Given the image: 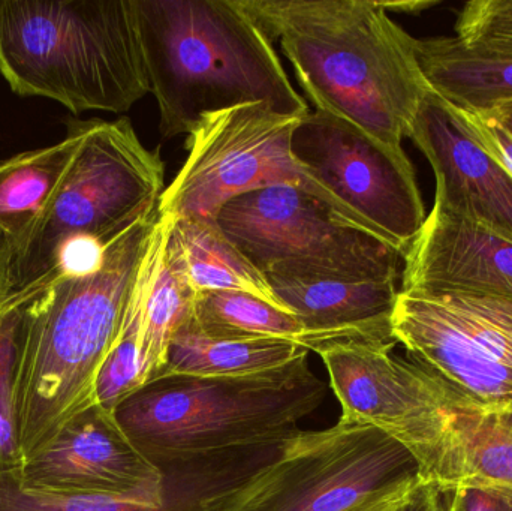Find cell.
Here are the masks:
<instances>
[{
  "mask_svg": "<svg viewBox=\"0 0 512 511\" xmlns=\"http://www.w3.org/2000/svg\"><path fill=\"white\" fill-rule=\"evenodd\" d=\"M279 39L316 110L403 149L430 92L412 38L378 0H237Z\"/></svg>",
  "mask_w": 512,
  "mask_h": 511,
  "instance_id": "1",
  "label": "cell"
},
{
  "mask_svg": "<svg viewBox=\"0 0 512 511\" xmlns=\"http://www.w3.org/2000/svg\"><path fill=\"white\" fill-rule=\"evenodd\" d=\"M159 209L108 245L104 263L63 276L26 305L17 374L24 461L96 402V380L122 329Z\"/></svg>",
  "mask_w": 512,
  "mask_h": 511,
  "instance_id": "2",
  "label": "cell"
},
{
  "mask_svg": "<svg viewBox=\"0 0 512 511\" xmlns=\"http://www.w3.org/2000/svg\"><path fill=\"white\" fill-rule=\"evenodd\" d=\"M150 93L165 138L189 135L204 116L267 104L310 113L273 42L237 0H134Z\"/></svg>",
  "mask_w": 512,
  "mask_h": 511,
  "instance_id": "3",
  "label": "cell"
},
{
  "mask_svg": "<svg viewBox=\"0 0 512 511\" xmlns=\"http://www.w3.org/2000/svg\"><path fill=\"white\" fill-rule=\"evenodd\" d=\"M327 390L306 354L249 377L158 378L113 413L134 446L162 468L280 446L321 407Z\"/></svg>",
  "mask_w": 512,
  "mask_h": 511,
  "instance_id": "4",
  "label": "cell"
},
{
  "mask_svg": "<svg viewBox=\"0 0 512 511\" xmlns=\"http://www.w3.org/2000/svg\"><path fill=\"white\" fill-rule=\"evenodd\" d=\"M0 74L72 113H125L150 93L134 0H0Z\"/></svg>",
  "mask_w": 512,
  "mask_h": 511,
  "instance_id": "5",
  "label": "cell"
},
{
  "mask_svg": "<svg viewBox=\"0 0 512 511\" xmlns=\"http://www.w3.org/2000/svg\"><path fill=\"white\" fill-rule=\"evenodd\" d=\"M164 162L128 119L86 122L65 177L24 245L12 255L0 309L35 299L63 270L105 248L159 206Z\"/></svg>",
  "mask_w": 512,
  "mask_h": 511,
  "instance_id": "6",
  "label": "cell"
},
{
  "mask_svg": "<svg viewBox=\"0 0 512 511\" xmlns=\"http://www.w3.org/2000/svg\"><path fill=\"white\" fill-rule=\"evenodd\" d=\"M423 480L420 462L372 426L298 431L228 494L221 511H354Z\"/></svg>",
  "mask_w": 512,
  "mask_h": 511,
  "instance_id": "7",
  "label": "cell"
},
{
  "mask_svg": "<svg viewBox=\"0 0 512 511\" xmlns=\"http://www.w3.org/2000/svg\"><path fill=\"white\" fill-rule=\"evenodd\" d=\"M216 222L265 278L397 281L400 276L402 252L297 186L233 198Z\"/></svg>",
  "mask_w": 512,
  "mask_h": 511,
  "instance_id": "8",
  "label": "cell"
},
{
  "mask_svg": "<svg viewBox=\"0 0 512 511\" xmlns=\"http://www.w3.org/2000/svg\"><path fill=\"white\" fill-rule=\"evenodd\" d=\"M301 119L261 102L204 116L188 135V158L165 188L159 213L216 221L219 210L233 198L271 186H297L351 222L292 153V135Z\"/></svg>",
  "mask_w": 512,
  "mask_h": 511,
  "instance_id": "9",
  "label": "cell"
},
{
  "mask_svg": "<svg viewBox=\"0 0 512 511\" xmlns=\"http://www.w3.org/2000/svg\"><path fill=\"white\" fill-rule=\"evenodd\" d=\"M292 153L352 224L405 255L427 218L405 150L316 110L298 123Z\"/></svg>",
  "mask_w": 512,
  "mask_h": 511,
  "instance_id": "10",
  "label": "cell"
},
{
  "mask_svg": "<svg viewBox=\"0 0 512 511\" xmlns=\"http://www.w3.org/2000/svg\"><path fill=\"white\" fill-rule=\"evenodd\" d=\"M394 347L337 345L319 356L342 407L340 420L384 432L415 456L423 479L433 482L444 455L451 405L463 396L414 360L397 357Z\"/></svg>",
  "mask_w": 512,
  "mask_h": 511,
  "instance_id": "11",
  "label": "cell"
},
{
  "mask_svg": "<svg viewBox=\"0 0 512 511\" xmlns=\"http://www.w3.org/2000/svg\"><path fill=\"white\" fill-rule=\"evenodd\" d=\"M408 137L432 165L435 206L512 242V171L478 137L468 113L430 90Z\"/></svg>",
  "mask_w": 512,
  "mask_h": 511,
  "instance_id": "12",
  "label": "cell"
},
{
  "mask_svg": "<svg viewBox=\"0 0 512 511\" xmlns=\"http://www.w3.org/2000/svg\"><path fill=\"white\" fill-rule=\"evenodd\" d=\"M161 476L99 404L69 420L17 473L21 488L53 495L125 494Z\"/></svg>",
  "mask_w": 512,
  "mask_h": 511,
  "instance_id": "13",
  "label": "cell"
},
{
  "mask_svg": "<svg viewBox=\"0 0 512 511\" xmlns=\"http://www.w3.org/2000/svg\"><path fill=\"white\" fill-rule=\"evenodd\" d=\"M400 293L512 303V242L433 207L403 255Z\"/></svg>",
  "mask_w": 512,
  "mask_h": 511,
  "instance_id": "14",
  "label": "cell"
},
{
  "mask_svg": "<svg viewBox=\"0 0 512 511\" xmlns=\"http://www.w3.org/2000/svg\"><path fill=\"white\" fill-rule=\"evenodd\" d=\"M393 336L411 360L483 407H511L512 369L484 351L435 300L400 293Z\"/></svg>",
  "mask_w": 512,
  "mask_h": 511,
  "instance_id": "15",
  "label": "cell"
},
{
  "mask_svg": "<svg viewBox=\"0 0 512 511\" xmlns=\"http://www.w3.org/2000/svg\"><path fill=\"white\" fill-rule=\"evenodd\" d=\"M277 299L300 321L306 348L316 354L337 345L397 344L391 327L397 281L267 276Z\"/></svg>",
  "mask_w": 512,
  "mask_h": 511,
  "instance_id": "16",
  "label": "cell"
},
{
  "mask_svg": "<svg viewBox=\"0 0 512 511\" xmlns=\"http://www.w3.org/2000/svg\"><path fill=\"white\" fill-rule=\"evenodd\" d=\"M418 65L430 90L459 110L477 114L512 101V44L451 38L417 39Z\"/></svg>",
  "mask_w": 512,
  "mask_h": 511,
  "instance_id": "17",
  "label": "cell"
},
{
  "mask_svg": "<svg viewBox=\"0 0 512 511\" xmlns=\"http://www.w3.org/2000/svg\"><path fill=\"white\" fill-rule=\"evenodd\" d=\"M433 482L512 489V405L483 407L462 398L451 405L444 455Z\"/></svg>",
  "mask_w": 512,
  "mask_h": 511,
  "instance_id": "18",
  "label": "cell"
},
{
  "mask_svg": "<svg viewBox=\"0 0 512 511\" xmlns=\"http://www.w3.org/2000/svg\"><path fill=\"white\" fill-rule=\"evenodd\" d=\"M165 254L195 294L242 291L292 314L277 299L265 275L225 236L216 221L170 218Z\"/></svg>",
  "mask_w": 512,
  "mask_h": 511,
  "instance_id": "19",
  "label": "cell"
},
{
  "mask_svg": "<svg viewBox=\"0 0 512 511\" xmlns=\"http://www.w3.org/2000/svg\"><path fill=\"white\" fill-rule=\"evenodd\" d=\"M86 134L77 123L59 143L0 162V236L11 258L26 242L65 177Z\"/></svg>",
  "mask_w": 512,
  "mask_h": 511,
  "instance_id": "20",
  "label": "cell"
},
{
  "mask_svg": "<svg viewBox=\"0 0 512 511\" xmlns=\"http://www.w3.org/2000/svg\"><path fill=\"white\" fill-rule=\"evenodd\" d=\"M168 228L170 218L161 215L140 272L143 282L141 354L146 384L161 377L171 341L191 318L197 297L185 276L165 254Z\"/></svg>",
  "mask_w": 512,
  "mask_h": 511,
  "instance_id": "21",
  "label": "cell"
},
{
  "mask_svg": "<svg viewBox=\"0 0 512 511\" xmlns=\"http://www.w3.org/2000/svg\"><path fill=\"white\" fill-rule=\"evenodd\" d=\"M306 354V348L285 339L210 338L188 320L174 335L159 378L249 377L283 368Z\"/></svg>",
  "mask_w": 512,
  "mask_h": 511,
  "instance_id": "22",
  "label": "cell"
},
{
  "mask_svg": "<svg viewBox=\"0 0 512 511\" xmlns=\"http://www.w3.org/2000/svg\"><path fill=\"white\" fill-rule=\"evenodd\" d=\"M189 320L210 338L285 339L306 348V332L294 315L242 291L197 294Z\"/></svg>",
  "mask_w": 512,
  "mask_h": 511,
  "instance_id": "23",
  "label": "cell"
},
{
  "mask_svg": "<svg viewBox=\"0 0 512 511\" xmlns=\"http://www.w3.org/2000/svg\"><path fill=\"white\" fill-rule=\"evenodd\" d=\"M0 511H194L185 495L152 480L125 494L53 495L26 491L17 474L0 476Z\"/></svg>",
  "mask_w": 512,
  "mask_h": 511,
  "instance_id": "24",
  "label": "cell"
},
{
  "mask_svg": "<svg viewBox=\"0 0 512 511\" xmlns=\"http://www.w3.org/2000/svg\"><path fill=\"white\" fill-rule=\"evenodd\" d=\"M141 329H143V282L138 275L122 329L110 353L105 357L96 380V402L105 410H116L125 399L134 395L146 384L143 354H141Z\"/></svg>",
  "mask_w": 512,
  "mask_h": 511,
  "instance_id": "25",
  "label": "cell"
},
{
  "mask_svg": "<svg viewBox=\"0 0 512 511\" xmlns=\"http://www.w3.org/2000/svg\"><path fill=\"white\" fill-rule=\"evenodd\" d=\"M26 305L0 309V476L24 465L17 413V374Z\"/></svg>",
  "mask_w": 512,
  "mask_h": 511,
  "instance_id": "26",
  "label": "cell"
},
{
  "mask_svg": "<svg viewBox=\"0 0 512 511\" xmlns=\"http://www.w3.org/2000/svg\"><path fill=\"white\" fill-rule=\"evenodd\" d=\"M430 300L438 302L484 351L512 369V303L462 296Z\"/></svg>",
  "mask_w": 512,
  "mask_h": 511,
  "instance_id": "27",
  "label": "cell"
},
{
  "mask_svg": "<svg viewBox=\"0 0 512 511\" xmlns=\"http://www.w3.org/2000/svg\"><path fill=\"white\" fill-rule=\"evenodd\" d=\"M463 42L512 44V0H474L463 6L456 21Z\"/></svg>",
  "mask_w": 512,
  "mask_h": 511,
  "instance_id": "28",
  "label": "cell"
},
{
  "mask_svg": "<svg viewBox=\"0 0 512 511\" xmlns=\"http://www.w3.org/2000/svg\"><path fill=\"white\" fill-rule=\"evenodd\" d=\"M444 492V511H512V489L460 482Z\"/></svg>",
  "mask_w": 512,
  "mask_h": 511,
  "instance_id": "29",
  "label": "cell"
},
{
  "mask_svg": "<svg viewBox=\"0 0 512 511\" xmlns=\"http://www.w3.org/2000/svg\"><path fill=\"white\" fill-rule=\"evenodd\" d=\"M466 113V111H465ZM472 126L478 137L484 141L487 147L493 150L507 167L512 171V138L495 120L490 119L486 114L468 113Z\"/></svg>",
  "mask_w": 512,
  "mask_h": 511,
  "instance_id": "30",
  "label": "cell"
},
{
  "mask_svg": "<svg viewBox=\"0 0 512 511\" xmlns=\"http://www.w3.org/2000/svg\"><path fill=\"white\" fill-rule=\"evenodd\" d=\"M444 492L438 483L421 480L397 511H444Z\"/></svg>",
  "mask_w": 512,
  "mask_h": 511,
  "instance_id": "31",
  "label": "cell"
},
{
  "mask_svg": "<svg viewBox=\"0 0 512 511\" xmlns=\"http://www.w3.org/2000/svg\"><path fill=\"white\" fill-rule=\"evenodd\" d=\"M417 483L385 492V494L373 498L369 503L363 504V506L358 507V509H355L354 511H397V509L405 503L406 498L411 494L412 489L415 488Z\"/></svg>",
  "mask_w": 512,
  "mask_h": 511,
  "instance_id": "32",
  "label": "cell"
},
{
  "mask_svg": "<svg viewBox=\"0 0 512 511\" xmlns=\"http://www.w3.org/2000/svg\"><path fill=\"white\" fill-rule=\"evenodd\" d=\"M477 114H486L490 119L495 120L512 138V101L501 102V104L495 105L490 110Z\"/></svg>",
  "mask_w": 512,
  "mask_h": 511,
  "instance_id": "33",
  "label": "cell"
},
{
  "mask_svg": "<svg viewBox=\"0 0 512 511\" xmlns=\"http://www.w3.org/2000/svg\"><path fill=\"white\" fill-rule=\"evenodd\" d=\"M9 263H11V251H9L6 240L0 236V305H2L3 299H5Z\"/></svg>",
  "mask_w": 512,
  "mask_h": 511,
  "instance_id": "34",
  "label": "cell"
},
{
  "mask_svg": "<svg viewBox=\"0 0 512 511\" xmlns=\"http://www.w3.org/2000/svg\"><path fill=\"white\" fill-rule=\"evenodd\" d=\"M385 11L390 12H420L421 9L429 8V2H379Z\"/></svg>",
  "mask_w": 512,
  "mask_h": 511,
  "instance_id": "35",
  "label": "cell"
}]
</instances>
